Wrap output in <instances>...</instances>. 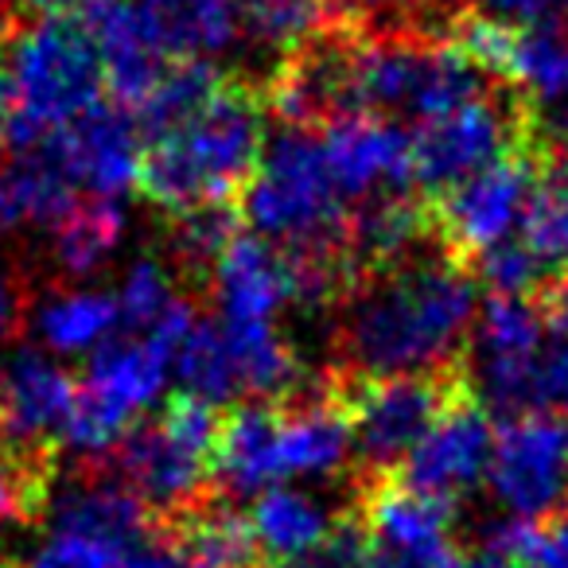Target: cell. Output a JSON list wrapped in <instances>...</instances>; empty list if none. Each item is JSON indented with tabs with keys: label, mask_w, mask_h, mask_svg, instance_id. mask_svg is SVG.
<instances>
[{
	"label": "cell",
	"mask_w": 568,
	"mask_h": 568,
	"mask_svg": "<svg viewBox=\"0 0 568 568\" xmlns=\"http://www.w3.org/2000/svg\"><path fill=\"white\" fill-rule=\"evenodd\" d=\"M475 276L428 237L394 265L358 276L335 304L332 371L358 378L428 374L467 358Z\"/></svg>",
	"instance_id": "1"
},
{
	"label": "cell",
	"mask_w": 568,
	"mask_h": 568,
	"mask_svg": "<svg viewBox=\"0 0 568 568\" xmlns=\"http://www.w3.org/2000/svg\"><path fill=\"white\" fill-rule=\"evenodd\" d=\"M265 125L268 102L261 79L222 74L214 94L187 121L144 141L133 187L172 219L237 206L265 160Z\"/></svg>",
	"instance_id": "2"
},
{
	"label": "cell",
	"mask_w": 568,
	"mask_h": 568,
	"mask_svg": "<svg viewBox=\"0 0 568 568\" xmlns=\"http://www.w3.org/2000/svg\"><path fill=\"white\" fill-rule=\"evenodd\" d=\"M0 67L12 90V141L36 149L105 94L94 24L82 17L17 20L0 43Z\"/></svg>",
	"instance_id": "3"
},
{
	"label": "cell",
	"mask_w": 568,
	"mask_h": 568,
	"mask_svg": "<svg viewBox=\"0 0 568 568\" xmlns=\"http://www.w3.org/2000/svg\"><path fill=\"white\" fill-rule=\"evenodd\" d=\"M351 211L355 206L327 164L324 141L308 129H284L268 144L257 175L237 203L242 226L281 250L343 253Z\"/></svg>",
	"instance_id": "4"
},
{
	"label": "cell",
	"mask_w": 568,
	"mask_h": 568,
	"mask_svg": "<svg viewBox=\"0 0 568 568\" xmlns=\"http://www.w3.org/2000/svg\"><path fill=\"white\" fill-rule=\"evenodd\" d=\"M222 413L195 394H175L152 420H136L98 464L129 487L152 518H175L214 490V444Z\"/></svg>",
	"instance_id": "5"
},
{
	"label": "cell",
	"mask_w": 568,
	"mask_h": 568,
	"mask_svg": "<svg viewBox=\"0 0 568 568\" xmlns=\"http://www.w3.org/2000/svg\"><path fill=\"white\" fill-rule=\"evenodd\" d=\"M339 394L351 420V448L358 471H389L456 409L475 397L467 358L428 374H394V378H358V374L324 371Z\"/></svg>",
	"instance_id": "6"
},
{
	"label": "cell",
	"mask_w": 568,
	"mask_h": 568,
	"mask_svg": "<svg viewBox=\"0 0 568 568\" xmlns=\"http://www.w3.org/2000/svg\"><path fill=\"white\" fill-rule=\"evenodd\" d=\"M537 110L510 87L495 82L456 110L425 118L409 133V180L420 199H433L503 156L534 144Z\"/></svg>",
	"instance_id": "7"
},
{
	"label": "cell",
	"mask_w": 568,
	"mask_h": 568,
	"mask_svg": "<svg viewBox=\"0 0 568 568\" xmlns=\"http://www.w3.org/2000/svg\"><path fill=\"white\" fill-rule=\"evenodd\" d=\"M537 175H541V152L537 144H529L475 172L471 180L433 199H420L433 242L471 273L483 253L510 242L521 230L529 199L537 191Z\"/></svg>",
	"instance_id": "8"
},
{
	"label": "cell",
	"mask_w": 568,
	"mask_h": 568,
	"mask_svg": "<svg viewBox=\"0 0 568 568\" xmlns=\"http://www.w3.org/2000/svg\"><path fill=\"white\" fill-rule=\"evenodd\" d=\"M467 371L487 409L506 417L545 402V312L534 296L487 293L467 339Z\"/></svg>",
	"instance_id": "9"
},
{
	"label": "cell",
	"mask_w": 568,
	"mask_h": 568,
	"mask_svg": "<svg viewBox=\"0 0 568 568\" xmlns=\"http://www.w3.org/2000/svg\"><path fill=\"white\" fill-rule=\"evenodd\" d=\"M490 490L518 521L552 518L568 506V417L521 413L506 417L490 456Z\"/></svg>",
	"instance_id": "10"
},
{
	"label": "cell",
	"mask_w": 568,
	"mask_h": 568,
	"mask_svg": "<svg viewBox=\"0 0 568 568\" xmlns=\"http://www.w3.org/2000/svg\"><path fill=\"white\" fill-rule=\"evenodd\" d=\"M495 436L498 433L490 425L487 405L475 394L467 402H459L394 471L405 487L456 510L459 498H467L490 475Z\"/></svg>",
	"instance_id": "11"
},
{
	"label": "cell",
	"mask_w": 568,
	"mask_h": 568,
	"mask_svg": "<svg viewBox=\"0 0 568 568\" xmlns=\"http://www.w3.org/2000/svg\"><path fill=\"white\" fill-rule=\"evenodd\" d=\"M79 378L43 358L40 351H17L0 358V436L20 448H63L71 425Z\"/></svg>",
	"instance_id": "12"
},
{
	"label": "cell",
	"mask_w": 568,
	"mask_h": 568,
	"mask_svg": "<svg viewBox=\"0 0 568 568\" xmlns=\"http://www.w3.org/2000/svg\"><path fill=\"white\" fill-rule=\"evenodd\" d=\"M48 144L74 187L113 199L121 187L136 183L144 136L141 125H136V113L125 110V105L98 102L94 110L74 118L55 136H48Z\"/></svg>",
	"instance_id": "13"
},
{
	"label": "cell",
	"mask_w": 568,
	"mask_h": 568,
	"mask_svg": "<svg viewBox=\"0 0 568 568\" xmlns=\"http://www.w3.org/2000/svg\"><path fill=\"white\" fill-rule=\"evenodd\" d=\"M320 141H324L327 164H332L351 206L413 187L409 136L394 121L355 113V118L332 121L327 129H320Z\"/></svg>",
	"instance_id": "14"
},
{
	"label": "cell",
	"mask_w": 568,
	"mask_h": 568,
	"mask_svg": "<svg viewBox=\"0 0 568 568\" xmlns=\"http://www.w3.org/2000/svg\"><path fill=\"white\" fill-rule=\"evenodd\" d=\"M226 320L237 324H268L276 308L293 304V261L281 245L265 242L253 230H242L222 250L211 288Z\"/></svg>",
	"instance_id": "15"
},
{
	"label": "cell",
	"mask_w": 568,
	"mask_h": 568,
	"mask_svg": "<svg viewBox=\"0 0 568 568\" xmlns=\"http://www.w3.org/2000/svg\"><path fill=\"white\" fill-rule=\"evenodd\" d=\"M168 63H206L242 32L237 0H129Z\"/></svg>",
	"instance_id": "16"
},
{
	"label": "cell",
	"mask_w": 568,
	"mask_h": 568,
	"mask_svg": "<svg viewBox=\"0 0 568 568\" xmlns=\"http://www.w3.org/2000/svg\"><path fill=\"white\" fill-rule=\"evenodd\" d=\"M172 355L175 351L152 335H125V339L102 343L79 382L98 405L136 425V413L156 397Z\"/></svg>",
	"instance_id": "17"
},
{
	"label": "cell",
	"mask_w": 568,
	"mask_h": 568,
	"mask_svg": "<svg viewBox=\"0 0 568 568\" xmlns=\"http://www.w3.org/2000/svg\"><path fill=\"white\" fill-rule=\"evenodd\" d=\"M98 36V51H102V74H105V94L125 110H141L144 98L160 87V79L168 74L164 51L152 43V36L144 32L141 17L133 4H113V9L90 17Z\"/></svg>",
	"instance_id": "18"
},
{
	"label": "cell",
	"mask_w": 568,
	"mask_h": 568,
	"mask_svg": "<svg viewBox=\"0 0 568 568\" xmlns=\"http://www.w3.org/2000/svg\"><path fill=\"white\" fill-rule=\"evenodd\" d=\"M245 514H250L253 537H257L268 568L281 565V560L301 557L312 545H320L327 537V529L335 526V518H339V514H327L316 498L284 487L257 495Z\"/></svg>",
	"instance_id": "19"
},
{
	"label": "cell",
	"mask_w": 568,
	"mask_h": 568,
	"mask_svg": "<svg viewBox=\"0 0 568 568\" xmlns=\"http://www.w3.org/2000/svg\"><path fill=\"white\" fill-rule=\"evenodd\" d=\"M521 242L552 276L568 273V149L541 152V175L521 222Z\"/></svg>",
	"instance_id": "20"
},
{
	"label": "cell",
	"mask_w": 568,
	"mask_h": 568,
	"mask_svg": "<svg viewBox=\"0 0 568 568\" xmlns=\"http://www.w3.org/2000/svg\"><path fill=\"white\" fill-rule=\"evenodd\" d=\"M121 226H125V219H121L113 199L94 195L87 203H74L55 222V245H51L55 265L67 276H87L90 268H98L113 253Z\"/></svg>",
	"instance_id": "21"
},
{
	"label": "cell",
	"mask_w": 568,
	"mask_h": 568,
	"mask_svg": "<svg viewBox=\"0 0 568 568\" xmlns=\"http://www.w3.org/2000/svg\"><path fill=\"white\" fill-rule=\"evenodd\" d=\"M59 452L20 448L0 436V521H40L51 510Z\"/></svg>",
	"instance_id": "22"
},
{
	"label": "cell",
	"mask_w": 568,
	"mask_h": 568,
	"mask_svg": "<svg viewBox=\"0 0 568 568\" xmlns=\"http://www.w3.org/2000/svg\"><path fill=\"white\" fill-rule=\"evenodd\" d=\"M237 17H242V32L250 36L253 48L268 51L273 63H281L293 48H301L312 32L324 28L332 17L324 0H237Z\"/></svg>",
	"instance_id": "23"
},
{
	"label": "cell",
	"mask_w": 568,
	"mask_h": 568,
	"mask_svg": "<svg viewBox=\"0 0 568 568\" xmlns=\"http://www.w3.org/2000/svg\"><path fill=\"white\" fill-rule=\"evenodd\" d=\"M121 320L118 296L110 293H67L48 304L40 316L43 339L55 351H87L113 332Z\"/></svg>",
	"instance_id": "24"
},
{
	"label": "cell",
	"mask_w": 568,
	"mask_h": 568,
	"mask_svg": "<svg viewBox=\"0 0 568 568\" xmlns=\"http://www.w3.org/2000/svg\"><path fill=\"white\" fill-rule=\"evenodd\" d=\"M490 552L510 560V568H568V506L541 521H506L495 529Z\"/></svg>",
	"instance_id": "25"
},
{
	"label": "cell",
	"mask_w": 568,
	"mask_h": 568,
	"mask_svg": "<svg viewBox=\"0 0 568 568\" xmlns=\"http://www.w3.org/2000/svg\"><path fill=\"white\" fill-rule=\"evenodd\" d=\"M545 312V402L568 409V273L537 296Z\"/></svg>",
	"instance_id": "26"
},
{
	"label": "cell",
	"mask_w": 568,
	"mask_h": 568,
	"mask_svg": "<svg viewBox=\"0 0 568 568\" xmlns=\"http://www.w3.org/2000/svg\"><path fill=\"white\" fill-rule=\"evenodd\" d=\"M172 273H168L164 261H141V265L129 273L125 288L118 296L121 320L133 327V335H144L160 324L168 308H172Z\"/></svg>",
	"instance_id": "27"
},
{
	"label": "cell",
	"mask_w": 568,
	"mask_h": 568,
	"mask_svg": "<svg viewBox=\"0 0 568 568\" xmlns=\"http://www.w3.org/2000/svg\"><path fill=\"white\" fill-rule=\"evenodd\" d=\"M273 568H366V537L363 526L355 521V514L343 506L335 526L327 529V537L320 545H312L308 552L293 560H281Z\"/></svg>",
	"instance_id": "28"
},
{
	"label": "cell",
	"mask_w": 568,
	"mask_h": 568,
	"mask_svg": "<svg viewBox=\"0 0 568 568\" xmlns=\"http://www.w3.org/2000/svg\"><path fill=\"white\" fill-rule=\"evenodd\" d=\"M366 568H467V560L459 552L456 537L425 541V545L366 541Z\"/></svg>",
	"instance_id": "29"
},
{
	"label": "cell",
	"mask_w": 568,
	"mask_h": 568,
	"mask_svg": "<svg viewBox=\"0 0 568 568\" xmlns=\"http://www.w3.org/2000/svg\"><path fill=\"white\" fill-rule=\"evenodd\" d=\"M32 312V281L20 268L0 265V351L24 335Z\"/></svg>",
	"instance_id": "30"
},
{
	"label": "cell",
	"mask_w": 568,
	"mask_h": 568,
	"mask_svg": "<svg viewBox=\"0 0 568 568\" xmlns=\"http://www.w3.org/2000/svg\"><path fill=\"white\" fill-rule=\"evenodd\" d=\"M459 4L514 20V24H557L552 20V0H459Z\"/></svg>",
	"instance_id": "31"
},
{
	"label": "cell",
	"mask_w": 568,
	"mask_h": 568,
	"mask_svg": "<svg viewBox=\"0 0 568 568\" xmlns=\"http://www.w3.org/2000/svg\"><path fill=\"white\" fill-rule=\"evenodd\" d=\"M12 141V90L4 79V67H0V152Z\"/></svg>",
	"instance_id": "32"
},
{
	"label": "cell",
	"mask_w": 568,
	"mask_h": 568,
	"mask_svg": "<svg viewBox=\"0 0 568 568\" xmlns=\"http://www.w3.org/2000/svg\"><path fill=\"white\" fill-rule=\"evenodd\" d=\"M327 9H339V12H374L382 4H394V0H324Z\"/></svg>",
	"instance_id": "33"
},
{
	"label": "cell",
	"mask_w": 568,
	"mask_h": 568,
	"mask_svg": "<svg viewBox=\"0 0 568 568\" xmlns=\"http://www.w3.org/2000/svg\"><path fill=\"white\" fill-rule=\"evenodd\" d=\"M12 24H17V9H12V0H0V43L12 32Z\"/></svg>",
	"instance_id": "34"
},
{
	"label": "cell",
	"mask_w": 568,
	"mask_h": 568,
	"mask_svg": "<svg viewBox=\"0 0 568 568\" xmlns=\"http://www.w3.org/2000/svg\"><path fill=\"white\" fill-rule=\"evenodd\" d=\"M467 568H510V560L498 557V552H487V557H475Z\"/></svg>",
	"instance_id": "35"
},
{
	"label": "cell",
	"mask_w": 568,
	"mask_h": 568,
	"mask_svg": "<svg viewBox=\"0 0 568 568\" xmlns=\"http://www.w3.org/2000/svg\"><path fill=\"white\" fill-rule=\"evenodd\" d=\"M113 4H121V0H87V17H98V12L113 9Z\"/></svg>",
	"instance_id": "36"
},
{
	"label": "cell",
	"mask_w": 568,
	"mask_h": 568,
	"mask_svg": "<svg viewBox=\"0 0 568 568\" xmlns=\"http://www.w3.org/2000/svg\"><path fill=\"white\" fill-rule=\"evenodd\" d=\"M552 20H565L568 24V0H552Z\"/></svg>",
	"instance_id": "37"
},
{
	"label": "cell",
	"mask_w": 568,
	"mask_h": 568,
	"mask_svg": "<svg viewBox=\"0 0 568 568\" xmlns=\"http://www.w3.org/2000/svg\"><path fill=\"white\" fill-rule=\"evenodd\" d=\"M187 568H199V565H187Z\"/></svg>",
	"instance_id": "38"
}]
</instances>
